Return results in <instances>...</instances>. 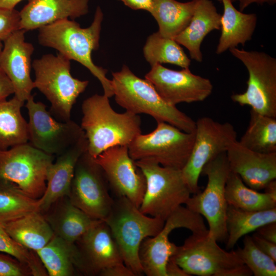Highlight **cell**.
<instances>
[{"label": "cell", "instance_id": "1", "mask_svg": "<svg viewBox=\"0 0 276 276\" xmlns=\"http://www.w3.org/2000/svg\"><path fill=\"white\" fill-rule=\"evenodd\" d=\"M103 19L102 11L98 6L89 27L81 28L77 22L69 19L58 20L38 29V41L42 46L54 49L87 68L100 81L104 95L109 98L113 93L111 80L106 77L107 71L96 65L91 58L92 52L99 47Z\"/></svg>", "mask_w": 276, "mask_h": 276}, {"label": "cell", "instance_id": "2", "mask_svg": "<svg viewBox=\"0 0 276 276\" xmlns=\"http://www.w3.org/2000/svg\"><path fill=\"white\" fill-rule=\"evenodd\" d=\"M81 109L80 126L87 140V151L94 158L111 147L128 146L141 133L140 117L127 111L117 112L104 94L84 100Z\"/></svg>", "mask_w": 276, "mask_h": 276}, {"label": "cell", "instance_id": "3", "mask_svg": "<svg viewBox=\"0 0 276 276\" xmlns=\"http://www.w3.org/2000/svg\"><path fill=\"white\" fill-rule=\"evenodd\" d=\"M111 81L116 103L126 111L148 114L157 122H166L185 132H195L196 121L165 101L150 82L136 76L127 65L112 73Z\"/></svg>", "mask_w": 276, "mask_h": 276}, {"label": "cell", "instance_id": "4", "mask_svg": "<svg viewBox=\"0 0 276 276\" xmlns=\"http://www.w3.org/2000/svg\"><path fill=\"white\" fill-rule=\"evenodd\" d=\"M109 226L124 264L136 275L143 273L139 249L146 238L155 236L165 221L144 214L125 197H116L104 220Z\"/></svg>", "mask_w": 276, "mask_h": 276}, {"label": "cell", "instance_id": "5", "mask_svg": "<svg viewBox=\"0 0 276 276\" xmlns=\"http://www.w3.org/2000/svg\"><path fill=\"white\" fill-rule=\"evenodd\" d=\"M32 66L34 88L50 103V113L61 121L71 120L73 107L89 81L74 78L71 74V60L59 53L43 55L34 60Z\"/></svg>", "mask_w": 276, "mask_h": 276}, {"label": "cell", "instance_id": "6", "mask_svg": "<svg viewBox=\"0 0 276 276\" xmlns=\"http://www.w3.org/2000/svg\"><path fill=\"white\" fill-rule=\"evenodd\" d=\"M171 258L189 275L250 276L236 251L221 248L208 232L192 234Z\"/></svg>", "mask_w": 276, "mask_h": 276}, {"label": "cell", "instance_id": "7", "mask_svg": "<svg viewBox=\"0 0 276 276\" xmlns=\"http://www.w3.org/2000/svg\"><path fill=\"white\" fill-rule=\"evenodd\" d=\"M144 174L146 186L139 210L164 221L190 197L181 170L164 167L150 160L135 161Z\"/></svg>", "mask_w": 276, "mask_h": 276}, {"label": "cell", "instance_id": "8", "mask_svg": "<svg viewBox=\"0 0 276 276\" xmlns=\"http://www.w3.org/2000/svg\"><path fill=\"white\" fill-rule=\"evenodd\" d=\"M229 51L243 63L248 74L246 90L233 95L232 100L241 106H250L259 113L276 118V59L261 51L237 48Z\"/></svg>", "mask_w": 276, "mask_h": 276}, {"label": "cell", "instance_id": "9", "mask_svg": "<svg viewBox=\"0 0 276 276\" xmlns=\"http://www.w3.org/2000/svg\"><path fill=\"white\" fill-rule=\"evenodd\" d=\"M231 172L226 152L222 153L208 163L201 175L208 178L204 190L190 196L186 206L204 217L208 225V235L217 242L226 241V225L228 203L225 188Z\"/></svg>", "mask_w": 276, "mask_h": 276}, {"label": "cell", "instance_id": "10", "mask_svg": "<svg viewBox=\"0 0 276 276\" xmlns=\"http://www.w3.org/2000/svg\"><path fill=\"white\" fill-rule=\"evenodd\" d=\"M195 132H185L166 122H157L151 132L137 135L128 145L134 160H150L179 170L186 165L193 148Z\"/></svg>", "mask_w": 276, "mask_h": 276}, {"label": "cell", "instance_id": "11", "mask_svg": "<svg viewBox=\"0 0 276 276\" xmlns=\"http://www.w3.org/2000/svg\"><path fill=\"white\" fill-rule=\"evenodd\" d=\"M54 156L21 144L0 151V181L16 185L32 198H41L46 189L48 169Z\"/></svg>", "mask_w": 276, "mask_h": 276}, {"label": "cell", "instance_id": "12", "mask_svg": "<svg viewBox=\"0 0 276 276\" xmlns=\"http://www.w3.org/2000/svg\"><path fill=\"white\" fill-rule=\"evenodd\" d=\"M237 132L229 122L220 123L204 117L196 122L195 139L182 174L191 194L200 191L198 180L204 166L218 155L226 152L237 140Z\"/></svg>", "mask_w": 276, "mask_h": 276}, {"label": "cell", "instance_id": "13", "mask_svg": "<svg viewBox=\"0 0 276 276\" xmlns=\"http://www.w3.org/2000/svg\"><path fill=\"white\" fill-rule=\"evenodd\" d=\"M185 228L192 234L208 232L201 215L180 205L165 220L162 229L153 237L145 238L139 249L143 273L148 276H166L165 267L177 246L169 239L175 229Z\"/></svg>", "mask_w": 276, "mask_h": 276}, {"label": "cell", "instance_id": "14", "mask_svg": "<svg viewBox=\"0 0 276 276\" xmlns=\"http://www.w3.org/2000/svg\"><path fill=\"white\" fill-rule=\"evenodd\" d=\"M29 121L28 143L50 155H59L76 143L85 133L74 121L56 120L46 105L31 95L26 101Z\"/></svg>", "mask_w": 276, "mask_h": 276}, {"label": "cell", "instance_id": "15", "mask_svg": "<svg viewBox=\"0 0 276 276\" xmlns=\"http://www.w3.org/2000/svg\"><path fill=\"white\" fill-rule=\"evenodd\" d=\"M108 187L102 169L87 150L76 165L68 196L71 201L91 217L104 220L114 201Z\"/></svg>", "mask_w": 276, "mask_h": 276}, {"label": "cell", "instance_id": "16", "mask_svg": "<svg viewBox=\"0 0 276 276\" xmlns=\"http://www.w3.org/2000/svg\"><path fill=\"white\" fill-rule=\"evenodd\" d=\"M95 159L117 197H125L139 208L145 191V176L130 156L127 146H116Z\"/></svg>", "mask_w": 276, "mask_h": 276}, {"label": "cell", "instance_id": "17", "mask_svg": "<svg viewBox=\"0 0 276 276\" xmlns=\"http://www.w3.org/2000/svg\"><path fill=\"white\" fill-rule=\"evenodd\" d=\"M145 78L162 98L173 106L204 101L213 89L210 79L194 74L189 67L175 71L156 64L151 66Z\"/></svg>", "mask_w": 276, "mask_h": 276}, {"label": "cell", "instance_id": "18", "mask_svg": "<svg viewBox=\"0 0 276 276\" xmlns=\"http://www.w3.org/2000/svg\"><path fill=\"white\" fill-rule=\"evenodd\" d=\"M75 244L79 252L82 274L99 275L106 268L124 264L110 229L104 220L88 230Z\"/></svg>", "mask_w": 276, "mask_h": 276}, {"label": "cell", "instance_id": "19", "mask_svg": "<svg viewBox=\"0 0 276 276\" xmlns=\"http://www.w3.org/2000/svg\"><path fill=\"white\" fill-rule=\"evenodd\" d=\"M26 31L20 29L4 41L0 54V68L11 81L14 96L25 102L34 88L31 77V57L34 48L25 41Z\"/></svg>", "mask_w": 276, "mask_h": 276}, {"label": "cell", "instance_id": "20", "mask_svg": "<svg viewBox=\"0 0 276 276\" xmlns=\"http://www.w3.org/2000/svg\"><path fill=\"white\" fill-rule=\"evenodd\" d=\"M231 172L238 174L249 188L264 189L276 179V152L260 153L242 146L238 141L226 152Z\"/></svg>", "mask_w": 276, "mask_h": 276}, {"label": "cell", "instance_id": "21", "mask_svg": "<svg viewBox=\"0 0 276 276\" xmlns=\"http://www.w3.org/2000/svg\"><path fill=\"white\" fill-rule=\"evenodd\" d=\"M89 0H31L20 11V29H38L58 20L87 14Z\"/></svg>", "mask_w": 276, "mask_h": 276}, {"label": "cell", "instance_id": "22", "mask_svg": "<svg viewBox=\"0 0 276 276\" xmlns=\"http://www.w3.org/2000/svg\"><path fill=\"white\" fill-rule=\"evenodd\" d=\"M87 150V140L84 134L66 151L57 156L50 166L47 175V186L40 198V212L42 213L55 201L68 196L77 162Z\"/></svg>", "mask_w": 276, "mask_h": 276}, {"label": "cell", "instance_id": "23", "mask_svg": "<svg viewBox=\"0 0 276 276\" xmlns=\"http://www.w3.org/2000/svg\"><path fill=\"white\" fill-rule=\"evenodd\" d=\"M41 213L54 235L71 243H75L102 220L91 217L75 206L67 196L60 198Z\"/></svg>", "mask_w": 276, "mask_h": 276}, {"label": "cell", "instance_id": "24", "mask_svg": "<svg viewBox=\"0 0 276 276\" xmlns=\"http://www.w3.org/2000/svg\"><path fill=\"white\" fill-rule=\"evenodd\" d=\"M221 16L211 0H197L189 24L174 39L189 51L192 59L201 62V43L209 33L220 29Z\"/></svg>", "mask_w": 276, "mask_h": 276}, {"label": "cell", "instance_id": "25", "mask_svg": "<svg viewBox=\"0 0 276 276\" xmlns=\"http://www.w3.org/2000/svg\"><path fill=\"white\" fill-rule=\"evenodd\" d=\"M223 7L221 16V35L216 53L221 54L239 44L250 40L255 31L258 17L255 13H244L237 10L231 0H217Z\"/></svg>", "mask_w": 276, "mask_h": 276}, {"label": "cell", "instance_id": "26", "mask_svg": "<svg viewBox=\"0 0 276 276\" xmlns=\"http://www.w3.org/2000/svg\"><path fill=\"white\" fill-rule=\"evenodd\" d=\"M36 253L48 275L73 276L80 273L79 252L75 243L54 235Z\"/></svg>", "mask_w": 276, "mask_h": 276}, {"label": "cell", "instance_id": "27", "mask_svg": "<svg viewBox=\"0 0 276 276\" xmlns=\"http://www.w3.org/2000/svg\"><path fill=\"white\" fill-rule=\"evenodd\" d=\"M1 224L15 240L36 252L44 246L54 235L40 211L30 213Z\"/></svg>", "mask_w": 276, "mask_h": 276}, {"label": "cell", "instance_id": "28", "mask_svg": "<svg viewBox=\"0 0 276 276\" xmlns=\"http://www.w3.org/2000/svg\"><path fill=\"white\" fill-rule=\"evenodd\" d=\"M197 2V0H153L149 13L157 22L158 32L164 37L174 39L189 24Z\"/></svg>", "mask_w": 276, "mask_h": 276}, {"label": "cell", "instance_id": "29", "mask_svg": "<svg viewBox=\"0 0 276 276\" xmlns=\"http://www.w3.org/2000/svg\"><path fill=\"white\" fill-rule=\"evenodd\" d=\"M276 222V208L249 211L228 205L226 225L227 237L226 249L233 248L243 236L266 224Z\"/></svg>", "mask_w": 276, "mask_h": 276}, {"label": "cell", "instance_id": "30", "mask_svg": "<svg viewBox=\"0 0 276 276\" xmlns=\"http://www.w3.org/2000/svg\"><path fill=\"white\" fill-rule=\"evenodd\" d=\"M24 103L15 96L0 102V151L28 142V122L21 112Z\"/></svg>", "mask_w": 276, "mask_h": 276}, {"label": "cell", "instance_id": "31", "mask_svg": "<svg viewBox=\"0 0 276 276\" xmlns=\"http://www.w3.org/2000/svg\"><path fill=\"white\" fill-rule=\"evenodd\" d=\"M225 195L228 205L249 211L276 208V195L260 193L246 186L240 177L232 172L227 178Z\"/></svg>", "mask_w": 276, "mask_h": 276}, {"label": "cell", "instance_id": "32", "mask_svg": "<svg viewBox=\"0 0 276 276\" xmlns=\"http://www.w3.org/2000/svg\"><path fill=\"white\" fill-rule=\"evenodd\" d=\"M238 142L254 151L276 152V118L261 114L251 109L248 126Z\"/></svg>", "mask_w": 276, "mask_h": 276}, {"label": "cell", "instance_id": "33", "mask_svg": "<svg viewBox=\"0 0 276 276\" xmlns=\"http://www.w3.org/2000/svg\"><path fill=\"white\" fill-rule=\"evenodd\" d=\"M146 60L151 66L169 63L189 68L191 60L174 39L163 36L157 31L149 36L143 48Z\"/></svg>", "mask_w": 276, "mask_h": 276}, {"label": "cell", "instance_id": "34", "mask_svg": "<svg viewBox=\"0 0 276 276\" xmlns=\"http://www.w3.org/2000/svg\"><path fill=\"white\" fill-rule=\"evenodd\" d=\"M40 198L35 199L16 185L0 181V223L16 219L35 211H40Z\"/></svg>", "mask_w": 276, "mask_h": 276}, {"label": "cell", "instance_id": "35", "mask_svg": "<svg viewBox=\"0 0 276 276\" xmlns=\"http://www.w3.org/2000/svg\"><path fill=\"white\" fill-rule=\"evenodd\" d=\"M235 251L255 276L276 275V262L256 245L251 236L245 235L243 247Z\"/></svg>", "mask_w": 276, "mask_h": 276}, {"label": "cell", "instance_id": "36", "mask_svg": "<svg viewBox=\"0 0 276 276\" xmlns=\"http://www.w3.org/2000/svg\"><path fill=\"white\" fill-rule=\"evenodd\" d=\"M0 252L8 254L29 267L33 276H48V272L36 251L12 238L0 223Z\"/></svg>", "mask_w": 276, "mask_h": 276}, {"label": "cell", "instance_id": "37", "mask_svg": "<svg viewBox=\"0 0 276 276\" xmlns=\"http://www.w3.org/2000/svg\"><path fill=\"white\" fill-rule=\"evenodd\" d=\"M20 11L15 9L0 8V41H4L20 30Z\"/></svg>", "mask_w": 276, "mask_h": 276}, {"label": "cell", "instance_id": "38", "mask_svg": "<svg viewBox=\"0 0 276 276\" xmlns=\"http://www.w3.org/2000/svg\"><path fill=\"white\" fill-rule=\"evenodd\" d=\"M30 275L32 274L28 266L14 257L0 252V276Z\"/></svg>", "mask_w": 276, "mask_h": 276}, {"label": "cell", "instance_id": "39", "mask_svg": "<svg viewBox=\"0 0 276 276\" xmlns=\"http://www.w3.org/2000/svg\"><path fill=\"white\" fill-rule=\"evenodd\" d=\"M251 238L256 245L262 251L276 262V243L263 238L257 233L254 234Z\"/></svg>", "mask_w": 276, "mask_h": 276}, {"label": "cell", "instance_id": "40", "mask_svg": "<svg viewBox=\"0 0 276 276\" xmlns=\"http://www.w3.org/2000/svg\"><path fill=\"white\" fill-rule=\"evenodd\" d=\"M100 276H135L134 273L124 264L109 267L100 273Z\"/></svg>", "mask_w": 276, "mask_h": 276}, {"label": "cell", "instance_id": "41", "mask_svg": "<svg viewBox=\"0 0 276 276\" xmlns=\"http://www.w3.org/2000/svg\"><path fill=\"white\" fill-rule=\"evenodd\" d=\"M14 93V87L11 81L0 68V102L7 100Z\"/></svg>", "mask_w": 276, "mask_h": 276}, {"label": "cell", "instance_id": "42", "mask_svg": "<svg viewBox=\"0 0 276 276\" xmlns=\"http://www.w3.org/2000/svg\"><path fill=\"white\" fill-rule=\"evenodd\" d=\"M256 231L257 233L263 238L276 243V222L264 225Z\"/></svg>", "mask_w": 276, "mask_h": 276}, {"label": "cell", "instance_id": "43", "mask_svg": "<svg viewBox=\"0 0 276 276\" xmlns=\"http://www.w3.org/2000/svg\"><path fill=\"white\" fill-rule=\"evenodd\" d=\"M122 1L125 6L132 10H143L150 12L153 0H119Z\"/></svg>", "mask_w": 276, "mask_h": 276}, {"label": "cell", "instance_id": "44", "mask_svg": "<svg viewBox=\"0 0 276 276\" xmlns=\"http://www.w3.org/2000/svg\"><path fill=\"white\" fill-rule=\"evenodd\" d=\"M165 270L166 276H189L171 257L166 264Z\"/></svg>", "mask_w": 276, "mask_h": 276}, {"label": "cell", "instance_id": "45", "mask_svg": "<svg viewBox=\"0 0 276 276\" xmlns=\"http://www.w3.org/2000/svg\"><path fill=\"white\" fill-rule=\"evenodd\" d=\"M231 1L232 3L238 2L239 3V10L242 12L252 4L261 5L267 4L273 5L276 3V0H231Z\"/></svg>", "mask_w": 276, "mask_h": 276}, {"label": "cell", "instance_id": "46", "mask_svg": "<svg viewBox=\"0 0 276 276\" xmlns=\"http://www.w3.org/2000/svg\"><path fill=\"white\" fill-rule=\"evenodd\" d=\"M22 0H0V8L9 9H14L15 6ZM31 0H28L30 1Z\"/></svg>", "mask_w": 276, "mask_h": 276}, {"label": "cell", "instance_id": "47", "mask_svg": "<svg viewBox=\"0 0 276 276\" xmlns=\"http://www.w3.org/2000/svg\"><path fill=\"white\" fill-rule=\"evenodd\" d=\"M4 44L2 43V41H0V54L3 50Z\"/></svg>", "mask_w": 276, "mask_h": 276}]
</instances>
